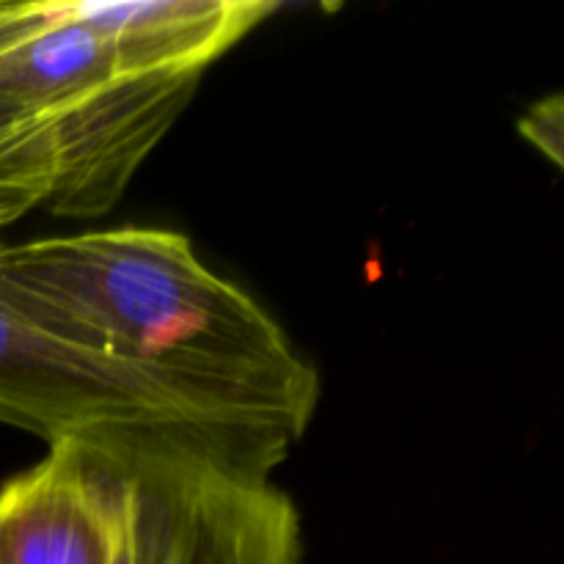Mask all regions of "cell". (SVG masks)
<instances>
[{
	"label": "cell",
	"instance_id": "5b68a950",
	"mask_svg": "<svg viewBox=\"0 0 564 564\" xmlns=\"http://www.w3.org/2000/svg\"><path fill=\"white\" fill-rule=\"evenodd\" d=\"M119 66L135 75H204L281 11L270 0H64Z\"/></svg>",
	"mask_w": 564,
	"mask_h": 564
},
{
	"label": "cell",
	"instance_id": "ba28073f",
	"mask_svg": "<svg viewBox=\"0 0 564 564\" xmlns=\"http://www.w3.org/2000/svg\"><path fill=\"white\" fill-rule=\"evenodd\" d=\"M518 132L538 149L543 158H549L556 169H562L564 149V102L562 94L545 97L534 102L527 113L518 119Z\"/></svg>",
	"mask_w": 564,
	"mask_h": 564
},
{
	"label": "cell",
	"instance_id": "8992f818",
	"mask_svg": "<svg viewBox=\"0 0 564 564\" xmlns=\"http://www.w3.org/2000/svg\"><path fill=\"white\" fill-rule=\"evenodd\" d=\"M61 383V347L0 286V424L28 430L42 419Z\"/></svg>",
	"mask_w": 564,
	"mask_h": 564
},
{
	"label": "cell",
	"instance_id": "7a4b0ae2",
	"mask_svg": "<svg viewBox=\"0 0 564 564\" xmlns=\"http://www.w3.org/2000/svg\"><path fill=\"white\" fill-rule=\"evenodd\" d=\"M202 75H135L69 17L64 0L0 3V94L44 116L55 185L44 209L94 220L191 105Z\"/></svg>",
	"mask_w": 564,
	"mask_h": 564
},
{
	"label": "cell",
	"instance_id": "52a82bcc",
	"mask_svg": "<svg viewBox=\"0 0 564 564\" xmlns=\"http://www.w3.org/2000/svg\"><path fill=\"white\" fill-rule=\"evenodd\" d=\"M55 185L47 119L0 94V229L44 207Z\"/></svg>",
	"mask_w": 564,
	"mask_h": 564
},
{
	"label": "cell",
	"instance_id": "277c9868",
	"mask_svg": "<svg viewBox=\"0 0 564 564\" xmlns=\"http://www.w3.org/2000/svg\"><path fill=\"white\" fill-rule=\"evenodd\" d=\"M110 452L50 446L0 488V564H110Z\"/></svg>",
	"mask_w": 564,
	"mask_h": 564
},
{
	"label": "cell",
	"instance_id": "3957f363",
	"mask_svg": "<svg viewBox=\"0 0 564 564\" xmlns=\"http://www.w3.org/2000/svg\"><path fill=\"white\" fill-rule=\"evenodd\" d=\"M110 564H303V523L273 477L180 452H110Z\"/></svg>",
	"mask_w": 564,
	"mask_h": 564
},
{
	"label": "cell",
	"instance_id": "6da1fadb",
	"mask_svg": "<svg viewBox=\"0 0 564 564\" xmlns=\"http://www.w3.org/2000/svg\"><path fill=\"white\" fill-rule=\"evenodd\" d=\"M0 286L55 334L303 441L323 378L286 330L171 229L0 246Z\"/></svg>",
	"mask_w": 564,
	"mask_h": 564
}]
</instances>
